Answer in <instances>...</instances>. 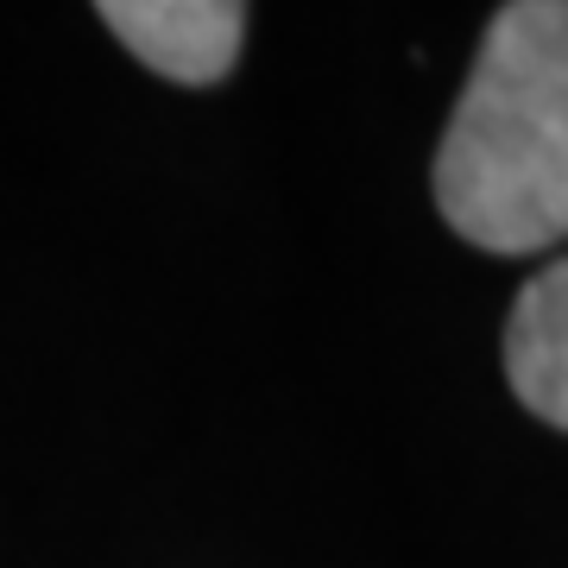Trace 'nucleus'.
Masks as SVG:
<instances>
[{
	"label": "nucleus",
	"instance_id": "f257e3e1",
	"mask_svg": "<svg viewBox=\"0 0 568 568\" xmlns=\"http://www.w3.org/2000/svg\"><path fill=\"white\" fill-rule=\"evenodd\" d=\"M436 209L487 253L568 241V0H511L436 145Z\"/></svg>",
	"mask_w": 568,
	"mask_h": 568
},
{
	"label": "nucleus",
	"instance_id": "f03ea898",
	"mask_svg": "<svg viewBox=\"0 0 568 568\" xmlns=\"http://www.w3.org/2000/svg\"><path fill=\"white\" fill-rule=\"evenodd\" d=\"M102 26L159 77L203 89L222 82L241 58L246 7L241 0H108Z\"/></svg>",
	"mask_w": 568,
	"mask_h": 568
},
{
	"label": "nucleus",
	"instance_id": "7ed1b4c3",
	"mask_svg": "<svg viewBox=\"0 0 568 568\" xmlns=\"http://www.w3.org/2000/svg\"><path fill=\"white\" fill-rule=\"evenodd\" d=\"M506 373L518 405L568 429V260L544 265L518 291L506 323Z\"/></svg>",
	"mask_w": 568,
	"mask_h": 568
}]
</instances>
